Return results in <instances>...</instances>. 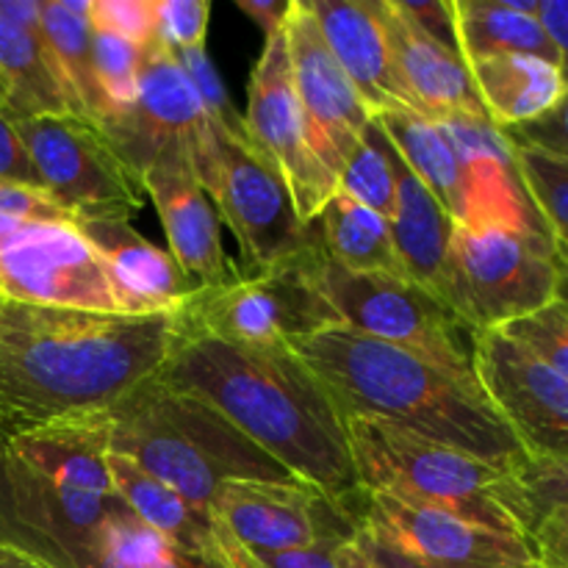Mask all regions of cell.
<instances>
[{
  "mask_svg": "<svg viewBox=\"0 0 568 568\" xmlns=\"http://www.w3.org/2000/svg\"><path fill=\"white\" fill-rule=\"evenodd\" d=\"M155 375L205 399L297 480L364 510L347 422L297 349L222 342L178 316L175 344Z\"/></svg>",
  "mask_w": 568,
  "mask_h": 568,
  "instance_id": "obj_1",
  "label": "cell"
},
{
  "mask_svg": "<svg viewBox=\"0 0 568 568\" xmlns=\"http://www.w3.org/2000/svg\"><path fill=\"white\" fill-rule=\"evenodd\" d=\"M178 314L128 316L0 294V447L50 422L98 414L161 369Z\"/></svg>",
  "mask_w": 568,
  "mask_h": 568,
  "instance_id": "obj_2",
  "label": "cell"
},
{
  "mask_svg": "<svg viewBox=\"0 0 568 568\" xmlns=\"http://www.w3.org/2000/svg\"><path fill=\"white\" fill-rule=\"evenodd\" d=\"M297 353L325 383L344 419L369 416L388 422L503 469L527 460L477 375L447 369L342 322L316 331Z\"/></svg>",
  "mask_w": 568,
  "mask_h": 568,
  "instance_id": "obj_3",
  "label": "cell"
},
{
  "mask_svg": "<svg viewBox=\"0 0 568 568\" xmlns=\"http://www.w3.org/2000/svg\"><path fill=\"white\" fill-rule=\"evenodd\" d=\"M111 453L211 514L225 483H303L197 394L150 375L109 408Z\"/></svg>",
  "mask_w": 568,
  "mask_h": 568,
  "instance_id": "obj_4",
  "label": "cell"
},
{
  "mask_svg": "<svg viewBox=\"0 0 568 568\" xmlns=\"http://www.w3.org/2000/svg\"><path fill=\"white\" fill-rule=\"evenodd\" d=\"M347 442L364 494L447 510L488 530L521 536L508 505L510 471L369 416H347Z\"/></svg>",
  "mask_w": 568,
  "mask_h": 568,
  "instance_id": "obj_5",
  "label": "cell"
},
{
  "mask_svg": "<svg viewBox=\"0 0 568 568\" xmlns=\"http://www.w3.org/2000/svg\"><path fill=\"white\" fill-rule=\"evenodd\" d=\"M560 258L532 227L455 225L444 303L471 333L505 331L558 300Z\"/></svg>",
  "mask_w": 568,
  "mask_h": 568,
  "instance_id": "obj_6",
  "label": "cell"
},
{
  "mask_svg": "<svg viewBox=\"0 0 568 568\" xmlns=\"http://www.w3.org/2000/svg\"><path fill=\"white\" fill-rule=\"evenodd\" d=\"M189 159L222 225L239 242L242 275L275 270L314 242V222L300 220L288 186L250 148L244 128L209 120L203 136L189 148Z\"/></svg>",
  "mask_w": 568,
  "mask_h": 568,
  "instance_id": "obj_7",
  "label": "cell"
},
{
  "mask_svg": "<svg viewBox=\"0 0 568 568\" xmlns=\"http://www.w3.org/2000/svg\"><path fill=\"white\" fill-rule=\"evenodd\" d=\"M311 275L342 325L475 375V333L430 288L403 275L347 270L325 253L320 233L311 247Z\"/></svg>",
  "mask_w": 568,
  "mask_h": 568,
  "instance_id": "obj_8",
  "label": "cell"
},
{
  "mask_svg": "<svg viewBox=\"0 0 568 568\" xmlns=\"http://www.w3.org/2000/svg\"><path fill=\"white\" fill-rule=\"evenodd\" d=\"M0 538L53 568H227L178 549L136 519L116 494L87 521L55 519L37 505L0 494Z\"/></svg>",
  "mask_w": 568,
  "mask_h": 568,
  "instance_id": "obj_9",
  "label": "cell"
},
{
  "mask_svg": "<svg viewBox=\"0 0 568 568\" xmlns=\"http://www.w3.org/2000/svg\"><path fill=\"white\" fill-rule=\"evenodd\" d=\"M314 242L275 270L244 275L220 288H200L178 316L186 327L222 342L297 349L316 331L338 322L311 275Z\"/></svg>",
  "mask_w": 568,
  "mask_h": 568,
  "instance_id": "obj_10",
  "label": "cell"
},
{
  "mask_svg": "<svg viewBox=\"0 0 568 568\" xmlns=\"http://www.w3.org/2000/svg\"><path fill=\"white\" fill-rule=\"evenodd\" d=\"M14 125L44 192L78 222H131L142 211V183L98 122L83 114H39Z\"/></svg>",
  "mask_w": 568,
  "mask_h": 568,
  "instance_id": "obj_11",
  "label": "cell"
},
{
  "mask_svg": "<svg viewBox=\"0 0 568 568\" xmlns=\"http://www.w3.org/2000/svg\"><path fill=\"white\" fill-rule=\"evenodd\" d=\"M242 122L250 148L288 186L300 220L305 225L316 222L336 192V178L311 144L308 122L294 92L292 59L283 28L266 37L264 50L250 72L247 111L242 114Z\"/></svg>",
  "mask_w": 568,
  "mask_h": 568,
  "instance_id": "obj_12",
  "label": "cell"
},
{
  "mask_svg": "<svg viewBox=\"0 0 568 568\" xmlns=\"http://www.w3.org/2000/svg\"><path fill=\"white\" fill-rule=\"evenodd\" d=\"M0 294L50 308L122 314L109 272L78 220L31 222L3 233Z\"/></svg>",
  "mask_w": 568,
  "mask_h": 568,
  "instance_id": "obj_13",
  "label": "cell"
},
{
  "mask_svg": "<svg viewBox=\"0 0 568 568\" xmlns=\"http://www.w3.org/2000/svg\"><path fill=\"white\" fill-rule=\"evenodd\" d=\"M361 514L308 483H225L211 503L216 525L247 552L344 544L361 530Z\"/></svg>",
  "mask_w": 568,
  "mask_h": 568,
  "instance_id": "obj_14",
  "label": "cell"
},
{
  "mask_svg": "<svg viewBox=\"0 0 568 568\" xmlns=\"http://www.w3.org/2000/svg\"><path fill=\"white\" fill-rule=\"evenodd\" d=\"M475 375L527 460H568V381L505 331L475 336Z\"/></svg>",
  "mask_w": 568,
  "mask_h": 568,
  "instance_id": "obj_15",
  "label": "cell"
},
{
  "mask_svg": "<svg viewBox=\"0 0 568 568\" xmlns=\"http://www.w3.org/2000/svg\"><path fill=\"white\" fill-rule=\"evenodd\" d=\"M283 31L292 59L294 92L308 122L311 144L331 175L338 178L344 161L358 148L375 114L333 59L305 0L288 3Z\"/></svg>",
  "mask_w": 568,
  "mask_h": 568,
  "instance_id": "obj_16",
  "label": "cell"
},
{
  "mask_svg": "<svg viewBox=\"0 0 568 568\" xmlns=\"http://www.w3.org/2000/svg\"><path fill=\"white\" fill-rule=\"evenodd\" d=\"M361 525L399 552L430 568H510L530 566V541L466 521L419 503L366 494Z\"/></svg>",
  "mask_w": 568,
  "mask_h": 568,
  "instance_id": "obj_17",
  "label": "cell"
},
{
  "mask_svg": "<svg viewBox=\"0 0 568 568\" xmlns=\"http://www.w3.org/2000/svg\"><path fill=\"white\" fill-rule=\"evenodd\" d=\"M139 183L164 227L166 253L194 286L220 288L244 277L222 244V220L194 172L186 144L161 153Z\"/></svg>",
  "mask_w": 568,
  "mask_h": 568,
  "instance_id": "obj_18",
  "label": "cell"
},
{
  "mask_svg": "<svg viewBox=\"0 0 568 568\" xmlns=\"http://www.w3.org/2000/svg\"><path fill=\"white\" fill-rule=\"evenodd\" d=\"M100 128L139 181L161 153L181 144L192 148L209 128V114L181 61L170 50L150 44L142 59L136 100Z\"/></svg>",
  "mask_w": 568,
  "mask_h": 568,
  "instance_id": "obj_19",
  "label": "cell"
},
{
  "mask_svg": "<svg viewBox=\"0 0 568 568\" xmlns=\"http://www.w3.org/2000/svg\"><path fill=\"white\" fill-rule=\"evenodd\" d=\"M109 455L111 419L109 410H98L50 422L9 438L0 449V464L53 491L109 497L114 494Z\"/></svg>",
  "mask_w": 568,
  "mask_h": 568,
  "instance_id": "obj_20",
  "label": "cell"
},
{
  "mask_svg": "<svg viewBox=\"0 0 568 568\" xmlns=\"http://www.w3.org/2000/svg\"><path fill=\"white\" fill-rule=\"evenodd\" d=\"M87 242L103 261L111 277L122 314L159 316L181 314L189 300L200 292L181 272L166 250L144 239L131 222L100 220L78 222Z\"/></svg>",
  "mask_w": 568,
  "mask_h": 568,
  "instance_id": "obj_21",
  "label": "cell"
},
{
  "mask_svg": "<svg viewBox=\"0 0 568 568\" xmlns=\"http://www.w3.org/2000/svg\"><path fill=\"white\" fill-rule=\"evenodd\" d=\"M349 81L375 116L394 109H410L408 94L397 78L383 0H305ZM414 111V109H410Z\"/></svg>",
  "mask_w": 568,
  "mask_h": 568,
  "instance_id": "obj_22",
  "label": "cell"
},
{
  "mask_svg": "<svg viewBox=\"0 0 568 568\" xmlns=\"http://www.w3.org/2000/svg\"><path fill=\"white\" fill-rule=\"evenodd\" d=\"M383 22L410 109L433 120L460 114L488 116L458 48L422 31L397 0H383Z\"/></svg>",
  "mask_w": 568,
  "mask_h": 568,
  "instance_id": "obj_23",
  "label": "cell"
},
{
  "mask_svg": "<svg viewBox=\"0 0 568 568\" xmlns=\"http://www.w3.org/2000/svg\"><path fill=\"white\" fill-rule=\"evenodd\" d=\"M466 64L488 120L503 131L547 116L568 89L564 67L536 55H483Z\"/></svg>",
  "mask_w": 568,
  "mask_h": 568,
  "instance_id": "obj_24",
  "label": "cell"
},
{
  "mask_svg": "<svg viewBox=\"0 0 568 568\" xmlns=\"http://www.w3.org/2000/svg\"><path fill=\"white\" fill-rule=\"evenodd\" d=\"M453 233L455 220L449 211L397 155V211L392 216L394 247L405 277L430 288L442 300Z\"/></svg>",
  "mask_w": 568,
  "mask_h": 568,
  "instance_id": "obj_25",
  "label": "cell"
},
{
  "mask_svg": "<svg viewBox=\"0 0 568 568\" xmlns=\"http://www.w3.org/2000/svg\"><path fill=\"white\" fill-rule=\"evenodd\" d=\"M111 480H114V494L128 505L136 519L153 527L159 536L175 544L183 552L200 555L225 564V549H222V530L214 516L203 514L194 505H189L181 494L166 488L164 483L155 480L144 469H139L125 455H109ZM227 566V564H225ZM231 568V566H227Z\"/></svg>",
  "mask_w": 568,
  "mask_h": 568,
  "instance_id": "obj_26",
  "label": "cell"
},
{
  "mask_svg": "<svg viewBox=\"0 0 568 568\" xmlns=\"http://www.w3.org/2000/svg\"><path fill=\"white\" fill-rule=\"evenodd\" d=\"M0 72L9 87V103L3 111L11 120L39 114H83L61 81L39 28H22L0 17Z\"/></svg>",
  "mask_w": 568,
  "mask_h": 568,
  "instance_id": "obj_27",
  "label": "cell"
},
{
  "mask_svg": "<svg viewBox=\"0 0 568 568\" xmlns=\"http://www.w3.org/2000/svg\"><path fill=\"white\" fill-rule=\"evenodd\" d=\"M377 120L405 166L436 194L458 225L466 209V166L438 120L410 109L386 111Z\"/></svg>",
  "mask_w": 568,
  "mask_h": 568,
  "instance_id": "obj_28",
  "label": "cell"
},
{
  "mask_svg": "<svg viewBox=\"0 0 568 568\" xmlns=\"http://www.w3.org/2000/svg\"><path fill=\"white\" fill-rule=\"evenodd\" d=\"M455 42L466 61L483 55L521 53L560 64V53L536 14H525L514 0H453Z\"/></svg>",
  "mask_w": 568,
  "mask_h": 568,
  "instance_id": "obj_29",
  "label": "cell"
},
{
  "mask_svg": "<svg viewBox=\"0 0 568 568\" xmlns=\"http://www.w3.org/2000/svg\"><path fill=\"white\" fill-rule=\"evenodd\" d=\"M314 225L325 253L347 270L405 277L386 216L333 192Z\"/></svg>",
  "mask_w": 568,
  "mask_h": 568,
  "instance_id": "obj_30",
  "label": "cell"
},
{
  "mask_svg": "<svg viewBox=\"0 0 568 568\" xmlns=\"http://www.w3.org/2000/svg\"><path fill=\"white\" fill-rule=\"evenodd\" d=\"M44 44L50 50L61 81L75 98L78 109L94 120L98 116V87L92 67V37L89 0H42L39 22Z\"/></svg>",
  "mask_w": 568,
  "mask_h": 568,
  "instance_id": "obj_31",
  "label": "cell"
},
{
  "mask_svg": "<svg viewBox=\"0 0 568 568\" xmlns=\"http://www.w3.org/2000/svg\"><path fill=\"white\" fill-rule=\"evenodd\" d=\"M336 192L392 222L397 211V150L388 142L381 120H372L364 139L344 161L336 178Z\"/></svg>",
  "mask_w": 568,
  "mask_h": 568,
  "instance_id": "obj_32",
  "label": "cell"
},
{
  "mask_svg": "<svg viewBox=\"0 0 568 568\" xmlns=\"http://www.w3.org/2000/svg\"><path fill=\"white\" fill-rule=\"evenodd\" d=\"M144 50L133 48L125 39L111 33L94 31L92 37V67L94 87H98V116L94 122L103 125L111 116L131 109L139 94Z\"/></svg>",
  "mask_w": 568,
  "mask_h": 568,
  "instance_id": "obj_33",
  "label": "cell"
},
{
  "mask_svg": "<svg viewBox=\"0 0 568 568\" xmlns=\"http://www.w3.org/2000/svg\"><path fill=\"white\" fill-rule=\"evenodd\" d=\"M519 181L555 244L568 242V155L514 148Z\"/></svg>",
  "mask_w": 568,
  "mask_h": 568,
  "instance_id": "obj_34",
  "label": "cell"
},
{
  "mask_svg": "<svg viewBox=\"0 0 568 568\" xmlns=\"http://www.w3.org/2000/svg\"><path fill=\"white\" fill-rule=\"evenodd\" d=\"M508 505L525 538L544 514L568 508V460H525L516 466Z\"/></svg>",
  "mask_w": 568,
  "mask_h": 568,
  "instance_id": "obj_35",
  "label": "cell"
},
{
  "mask_svg": "<svg viewBox=\"0 0 568 568\" xmlns=\"http://www.w3.org/2000/svg\"><path fill=\"white\" fill-rule=\"evenodd\" d=\"M505 333L525 344L532 355H538L544 364L552 366L560 377L568 381V311L558 300L547 308L508 325Z\"/></svg>",
  "mask_w": 568,
  "mask_h": 568,
  "instance_id": "obj_36",
  "label": "cell"
},
{
  "mask_svg": "<svg viewBox=\"0 0 568 568\" xmlns=\"http://www.w3.org/2000/svg\"><path fill=\"white\" fill-rule=\"evenodd\" d=\"M155 44L170 53L205 48L211 22L209 0H153Z\"/></svg>",
  "mask_w": 568,
  "mask_h": 568,
  "instance_id": "obj_37",
  "label": "cell"
},
{
  "mask_svg": "<svg viewBox=\"0 0 568 568\" xmlns=\"http://www.w3.org/2000/svg\"><path fill=\"white\" fill-rule=\"evenodd\" d=\"M89 22L94 31L125 39L139 50L155 44L153 0H89Z\"/></svg>",
  "mask_w": 568,
  "mask_h": 568,
  "instance_id": "obj_38",
  "label": "cell"
},
{
  "mask_svg": "<svg viewBox=\"0 0 568 568\" xmlns=\"http://www.w3.org/2000/svg\"><path fill=\"white\" fill-rule=\"evenodd\" d=\"M172 55L181 61V67L186 70L189 81H192V87L197 89L209 120L216 122V125L236 128V131H242L244 128L242 116H239V111H233L231 98H227V92H225V83H222V78L216 75V70H214V64H211L205 48L181 50V53H172Z\"/></svg>",
  "mask_w": 568,
  "mask_h": 568,
  "instance_id": "obj_39",
  "label": "cell"
},
{
  "mask_svg": "<svg viewBox=\"0 0 568 568\" xmlns=\"http://www.w3.org/2000/svg\"><path fill=\"white\" fill-rule=\"evenodd\" d=\"M336 547L342 544H322L311 549H294V552H247L242 544L227 536L225 560L231 558V568H338Z\"/></svg>",
  "mask_w": 568,
  "mask_h": 568,
  "instance_id": "obj_40",
  "label": "cell"
},
{
  "mask_svg": "<svg viewBox=\"0 0 568 568\" xmlns=\"http://www.w3.org/2000/svg\"><path fill=\"white\" fill-rule=\"evenodd\" d=\"M503 133L508 136V142L514 144V148H532L544 150V153L568 155V89L564 100H560L547 116L530 122V125L510 128V131Z\"/></svg>",
  "mask_w": 568,
  "mask_h": 568,
  "instance_id": "obj_41",
  "label": "cell"
},
{
  "mask_svg": "<svg viewBox=\"0 0 568 568\" xmlns=\"http://www.w3.org/2000/svg\"><path fill=\"white\" fill-rule=\"evenodd\" d=\"M538 568H568V508L544 514L527 532Z\"/></svg>",
  "mask_w": 568,
  "mask_h": 568,
  "instance_id": "obj_42",
  "label": "cell"
},
{
  "mask_svg": "<svg viewBox=\"0 0 568 568\" xmlns=\"http://www.w3.org/2000/svg\"><path fill=\"white\" fill-rule=\"evenodd\" d=\"M0 183H22V186H42L39 172L17 133L14 120L0 109Z\"/></svg>",
  "mask_w": 568,
  "mask_h": 568,
  "instance_id": "obj_43",
  "label": "cell"
},
{
  "mask_svg": "<svg viewBox=\"0 0 568 568\" xmlns=\"http://www.w3.org/2000/svg\"><path fill=\"white\" fill-rule=\"evenodd\" d=\"M397 6L422 31L458 48V42H455L453 0H397Z\"/></svg>",
  "mask_w": 568,
  "mask_h": 568,
  "instance_id": "obj_44",
  "label": "cell"
},
{
  "mask_svg": "<svg viewBox=\"0 0 568 568\" xmlns=\"http://www.w3.org/2000/svg\"><path fill=\"white\" fill-rule=\"evenodd\" d=\"M536 17L558 48L560 67L568 78V0H538Z\"/></svg>",
  "mask_w": 568,
  "mask_h": 568,
  "instance_id": "obj_45",
  "label": "cell"
},
{
  "mask_svg": "<svg viewBox=\"0 0 568 568\" xmlns=\"http://www.w3.org/2000/svg\"><path fill=\"white\" fill-rule=\"evenodd\" d=\"M288 3L292 0H236V9L244 17H250L264 31V37H272V33L283 28Z\"/></svg>",
  "mask_w": 568,
  "mask_h": 568,
  "instance_id": "obj_46",
  "label": "cell"
},
{
  "mask_svg": "<svg viewBox=\"0 0 568 568\" xmlns=\"http://www.w3.org/2000/svg\"><path fill=\"white\" fill-rule=\"evenodd\" d=\"M358 538H361V544H364V547L369 549L372 558H375L377 564H381L383 568H430V566L419 564V560L408 558V555H405V552H399V549L394 547V544H388V541H383V538H377L375 532L366 530L364 525H361ZM510 568H538V564H530V566H510Z\"/></svg>",
  "mask_w": 568,
  "mask_h": 568,
  "instance_id": "obj_47",
  "label": "cell"
},
{
  "mask_svg": "<svg viewBox=\"0 0 568 568\" xmlns=\"http://www.w3.org/2000/svg\"><path fill=\"white\" fill-rule=\"evenodd\" d=\"M0 17L22 28H39L42 0H0Z\"/></svg>",
  "mask_w": 568,
  "mask_h": 568,
  "instance_id": "obj_48",
  "label": "cell"
},
{
  "mask_svg": "<svg viewBox=\"0 0 568 568\" xmlns=\"http://www.w3.org/2000/svg\"><path fill=\"white\" fill-rule=\"evenodd\" d=\"M336 564L338 568H383L375 558H372L369 549L361 544L358 532H355V538L344 541L342 547H336Z\"/></svg>",
  "mask_w": 568,
  "mask_h": 568,
  "instance_id": "obj_49",
  "label": "cell"
},
{
  "mask_svg": "<svg viewBox=\"0 0 568 568\" xmlns=\"http://www.w3.org/2000/svg\"><path fill=\"white\" fill-rule=\"evenodd\" d=\"M0 568H53V566L44 564L42 558H37V555L28 552V549L0 538Z\"/></svg>",
  "mask_w": 568,
  "mask_h": 568,
  "instance_id": "obj_50",
  "label": "cell"
},
{
  "mask_svg": "<svg viewBox=\"0 0 568 568\" xmlns=\"http://www.w3.org/2000/svg\"><path fill=\"white\" fill-rule=\"evenodd\" d=\"M558 303L568 311V264L560 261V281H558Z\"/></svg>",
  "mask_w": 568,
  "mask_h": 568,
  "instance_id": "obj_51",
  "label": "cell"
},
{
  "mask_svg": "<svg viewBox=\"0 0 568 568\" xmlns=\"http://www.w3.org/2000/svg\"><path fill=\"white\" fill-rule=\"evenodd\" d=\"M6 103H9V87H6V78L0 72V109H6Z\"/></svg>",
  "mask_w": 568,
  "mask_h": 568,
  "instance_id": "obj_52",
  "label": "cell"
},
{
  "mask_svg": "<svg viewBox=\"0 0 568 568\" xmlns=\"http://www.w3.org/2000/svg\"><path fill=\"white\" fill-rule=\"evenodd\" d=\"M555 250H558V258L566 261V264H568V242L566 244H555Z\"/></svg>",
  "mask_w": 568,
  "mask_h": 568,
  "instance_id": "obj_53",
  "label": "cell"
},
{
  "mask_svg": "<svg viewBox=\"0 0 568 568\" xmlns=\"http://www.w3.org/2000/svg\"><path fill=\"white\" fill-rule=\"evenodd\" d=\"M0 449H3V447H0Z\"/></svg>",
  "mask_w": 568,
  "mask_h": 568,
  "instance_id": "obj_54",
  "label": "cell"
}]
</instances>
